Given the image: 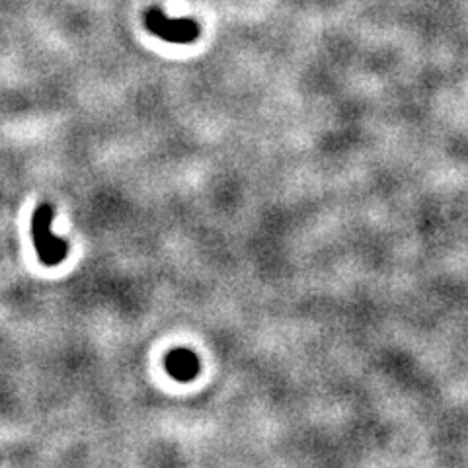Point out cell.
Returning a JSON list of instances; mask_svg holds the SVG:
<instances>
[{
    "label": "cell",
    "mask_w": 468,
    "mask_h": 468,
    "mask_svg": "<svg viewBox=\"0 0 468 468\" xmlns=\"http://www.w3.org/2000/svg\"><path fill=\"white\" fill-rule=\"evenodd\" d=\"M145 24L148 31H153L156 37L170 43H191L199 33L196 21L170 20L160 8H150L146 12Z\"/></svg>",
    "instance_id": "2"
},
{
    "label": "cell",
    "mask_w": 468,
    "mask_h": 468,
    "mask_svg": "<svg viewBox=\"0 0 468 468\" xmlns=\"http://www.w3.org/2000/svg\"><path fill=\"white\" fill-rule=\"evenodd\" d=\"M53 217H55V211L51 203H42L31 217V240L37 252V258L47 268L59 266L69 256L67 240L57 239L53 234Z\"/></svg>",
    "instance_id": "1"
},
{
    "label": "cell",
    "mask_w": 468,
    "mask_h": 468,
    "mask_svg": "<svg viewBox=\"0 0 468 468\" xmlns=\"http://www.w3.org/2000/svg\"><path fill=\"white\" fill-rule=\"evenodd\" d=\"M164 367H166L168 374L172 379L184 383V381H191L198 374L199 361L196 354H191L187 349H174V352H170L166 355Z\"/></svg>",
    "instance_id": "3"
}]
</instances>
